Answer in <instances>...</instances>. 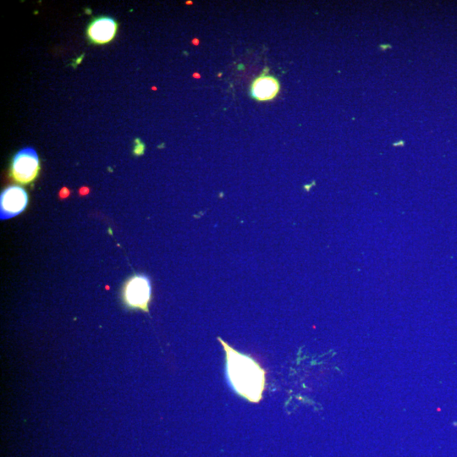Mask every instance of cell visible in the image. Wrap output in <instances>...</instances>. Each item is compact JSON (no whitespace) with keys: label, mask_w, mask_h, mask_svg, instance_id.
Segmentation results:
<instances>
[{"label":"cell","mask_w":457,"mask_h":457,"mask_svg":"<svg viewBox=\"0 0 457 457\" xmlns=\"http://www.w3.org/2000/svg\"><path fill=\"white\" fill-rule=\"evenodd\" d=\"M226 353V370L228 382L237 394L251 402H259L265 387V372L248 356L240 353L218 339Z\"/></svg>","instance_id":"obj_1"},{"label":"cell","mask_w":457,"mask_h":457,"mask_svg":"<svg viewBox=\"0 0 457 457\" xmlns=\"http://www.w3.org/2000/svg\"><path fill=\"white\" fill-rule=\"evenodd\" d=\"M152 300V285L145 275H134L126 281L122 290V301L130 310L148 313Z\"/></svg>","instance_id":"obj_2"},{"label":"cell","mask_w":457,"mask_h":457,"mask_svg":"<svg viewBox=\"0 0 457 457\" xmlns=\"http://www.w3.org/2000/svg\"><path fill=\"white\" fill-rule=\"evenodd\" d=\"M40 170L38 153L33 147L20 150L12 159L11 175L12 179L22 185L33 182Z\"/></svg>","instance_id":"obj_3"},{"label":"cell","mask_w":457,"mask_h":457,"mask_svg":"<svg viewBox=\"0 0 457 457\" xmlns=\"http://www.w3.org/2000/svg\"><path fill=\"white\" fill-rule=\"evenodd\" d=\"M28 204V196L24 188L9 186L0 196V219L6 220L21 214Z\"/></svg>","instance_id":"obj_4"},{"label":"cell","mask_w":457,"mask_h":457,"mask_svg":"<svg viewBox=\"0 0 457 457\" xmlns=\"http://www.w3.org/2000/svg\"><path fill=\"white\" fill-rule=\"evenodd\" d=\"M118 23L112 17H97L90 22L87 28L88 38L93 44H106L116 35Z\"/></svg>","instance_id":"obj_5"},{"label":"cell","mask_w":457,"mask_h":457,"mask_svg":"<svg viewBox=\"0 0 457 457\" xmlns=\"http://www.w3.org/2000/svg\"><path fill=\"white\" fill-rule=\"evenodd\" d=\"M280 82L274 76H259L253 81L251 96L258 101L272 100L280 92Z\"/></svg>","instance_id":"obj_6"},{"label":"cell","mask_w":457,"mask_h":457,"mask_svg":"<svg viewBox=\"0 0 457 457\" xmlns=\"http://www.w3.org/2000/svg\"><path fill=\"white\" fill-rule=\"evenodd\" d=\"M145 151V145L141 142L140 140H136V146H135V148H134V153L136 155H141Z\"/></svg>","instance_id":"obj_7"}]
</instances>
